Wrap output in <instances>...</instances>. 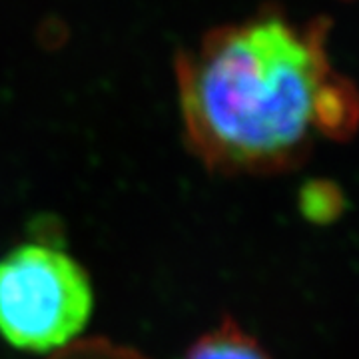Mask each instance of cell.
<instances>
[{
    "label": "cell",
    "mask_w": 359,
    "mask_h": 359,
    "mask_svg": "<svg viewBox=\"0 0 359 359\" xmlns=\"http://www.w3.org/2000/svg\"><path fill=\"white\" fill-rule=\"evenodd\" d=\"M184 359H269L268 351L231 318L202 334L188 347Z\"/></svg>",
    "instance_id": "3957f363"
},
{
    "label": "cell",
    "mask_w": 359,
    "mask_h": 359,
    "mask_svg": "<svg viewBox=\"0 0 359 359\" xmlns=\"http://www.w3.org/2000/svg\"><path fill=\"white\" fill-rule=\"evenodd\" d=\"M330 20L280 8L210 30L176 60L184 136L208 170L273 176L308 160L320 140L359 128V88L327 52Z\"/></svg>",
    "instance_id": "6da1fadb"
},
{
    "label": "cell",
    "mask_w": 359,
    "mask_h": 359,
    "mask_svg": "<svg viewBox=\"0 0 359 359\" xmlns=\"http://www.w3.org/2000/svg\"><path fill=\"white\" fill-rule=\"evenodd\" d=\"M94 311L88 271L68 252L28 242L0 257V337L46 353L82 334Z\"/></svg>",
    "instance_id": "7a4b0ae2"
}]
</instances>
